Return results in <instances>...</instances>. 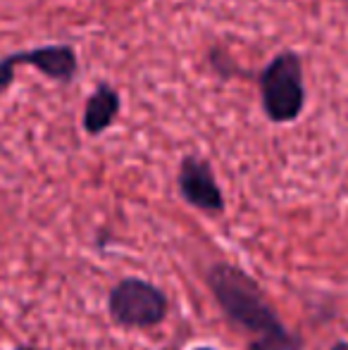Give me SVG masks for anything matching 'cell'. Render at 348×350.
<instances>
[{
  "label": "cell",
  "instance_id": "1",
  "mask_svg": "<svg viewBox=\"0 0 348 350\" xmlns=\"http://www.w3.org/2000/svg\"><path fill=\"white\" fill-rule=\"evenodd\" d=\"M208 286L217 305L234 324L251 332L248 350H303V343L279 322L256 279L234 265L219 262L208 272Z\"/></svg>",
  "mask_w": 348,
  "mask_h": 350
},
{
  "label": "cell",
  "instance_id": "2",
  "mask_svg": "<svg viewBox=\"0 0 348 350\" xmlns=\"http://www.w3.org/2000/svg\"><path fill=\"white\" fill-rule=\"evenodd\" d=\"M263 112L272 124H291L306 107V77L301 55L282 51L258 74Z\"/></svg>",
  "mask_w": 348,
  "mask_h": 350
},
{
  "label": "cell",
  "instance_id": "3",
  "mask_svg": "<svg viewBox=\"0 0 348 350\" xmlns=\"http://www.w3.org/2000/svg\"><path fill=\"white\" fill-rule=\"evenodd\" d=\"M112 319L129 329H148L168 317V295L144 279H122L107 295Z\"/></svg>",
  "mask_w": 348,
  "mask_h": 350
},
{
  "label": "cell",
  "instance_id": "4",
  "mask_svg": "<svg viewBox=\"0 0 348 350\" xmlns=\"http://www.w3.org/2000/svg\"><path fill=\"white\" fill-rule=\"evenodd\" d=\"M34 67L57 83H72L79 74V57L70 43H48L0 57V96L12 86L17 67Z\"/></svg>",
  "mask_w": 348,
  "mask_h": 350
},
{
  "label": "cell",
  "instance_id": "5",
  "mask_svg": "<svg viewBox=\"0 0 348 350\" xmlns=\"http://www.w3.org/2000/svg\"><path fill=\"white\" fill-rule=\"evenodd\" d=\"M176 189L179 196L191 205L203 212H222L224 196L219 184L213 174V167L198 155H186L179 162V174H176Z\"/></svg>",
  "mask_w": 348,
  "mask_h": 350
},
{
  "label": "cell",
  "instance_id": "6",
  "mask_svg": "<svg viewBox=\"0 0 348 350\" xmlns=\"http://www.w3.org/2000/svg\"><path fill=\"white\" fill-rule=\"evenodd\" d=\"M122 110V96L115 86L101 81L93 93L86 98L84 105V117H81V126L88 136H101L103 131H107L115 120L120 117Z\"/></svg>",
  "mask_w": 348,
  "mask_h": 350
},
{
  "label": "cell",
  "instance_id": "7",
  "mask_svg": "<svg viewBox=\"0 0 348 350\" xmlns=\"http://www.w3.org/2000/svg\"><path fill=\"white\" fill-rule=\"evenodd\" d=\"M208 60H210V67L217 72V77L222 79H232L234 74H239V67L234 65V60L229 57V53H224L219 46H213L208 53Z\"/></svg>",
  "mask_w": 348,
  "mask_h": 350
},
{
  "label": "cell",
  "instance_id": "8",
  "mask_svg": "<svg viewBox=\"0 0 348 350\" xmlns=\"http://www.w3.org/2000/svg\"><path fill=\"white\" fill-rule=\"evenodd\" d=\"M330 350H348V343L346 341H336Z\"/></svg>",
  "mask_w": 348,
  "mask_h": 350
},
{
  "label": "cell",
  "instance_id": "9",
  "mask_svg": "<svg viewBox=\"0 0 348 350\" xmlns=\"http://www.w3.org/2000/svg\"><path fill=\"white\" fill-rule=\"evenodd\" d=\"M14 350H34L31 346H19V348H14Z\"/></svg>",
  "mask_w": 348,
  "mask_h": 350
},
{
  "label": "cell",
  "instance_id": "10",
  "mask_svg": "<svg viewBox=\"0 0 348 350\" xmlns=\"http://www.w3.org/2000/svg\"><path fill=\"white\" fill-rule=\"evenodd\" d=\"M196 350H215V348H196Z\"/></svg>",
  "mask_w": 348,
  "mask_h": 350
}]
</instances>
